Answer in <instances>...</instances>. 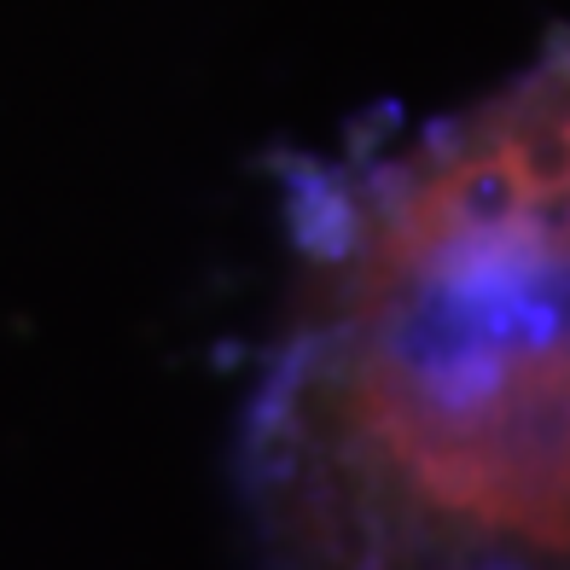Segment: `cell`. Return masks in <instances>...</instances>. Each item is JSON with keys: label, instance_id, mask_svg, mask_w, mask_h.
<instances>
[{"label": "cell", "instance_id": "1", "mask_svg": "<svg viewBox=\"0 0 570 570\" xmlns=\"http://www.w3.org/2000/svg\"><path fill=\"white\" fill-rule=\"evenodd\" d=\"M239 512L263 570H570V41L308 204Z\"/></svg>", "mask_w": 570, "mask_h": 570}]
</instances>
